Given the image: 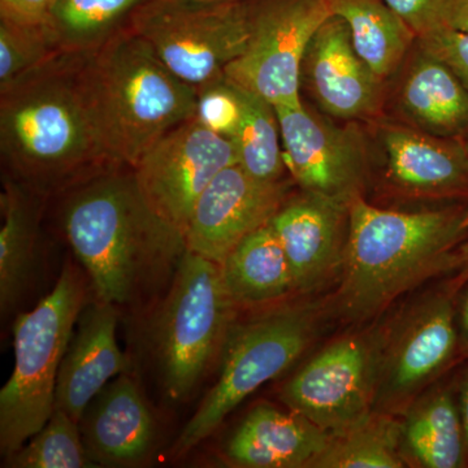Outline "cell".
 I'll return each mask as SVG.
<instances>
[{"instance_id":"6da1fadb","label":"cell","mask_w":468,"mask_h":468,"mask_svg":"<svg viewBox=\"0 0 468 468\" xmlns=\"http://www.w3.org/2000/svg\"><path fill=\"white\" fill-rule=\"evenodd\" d=\"M85 52L58 51L0 88V149L12 180L48 196L119 168L86 97Z\"/></svg>"},{"instance_id":"7a4b0ae2","label":"cell","mask_w":468,"mask_h":468,"mask_svg":"<svg viewBox=\"0 0 468 468\" xmlns=\"http://www.w3.org/2000/svg\"><path fill=\"white\" fill-rule=\"evenodd\" d=\"M73 190L64 232L98 301L131 307L172 282L187 250L184 234L151 208L132 169H111Z\"/></svg>"},{"instance_id":"3957f363","label":"cell","mask_w":468,"mask_h":468,"mask_svg":"<svg viewBox=\"0 0 468 468\" xmlns=\"http://www.w3.org/2000/svg\"><path fill=\"white\" fill-rule=\"evenodd\" d=\"M467 211H394L362 196L349 206L341 280L332 310L345 322H371L406 292L436 276H451L468 233Z\"/></svg>"},{"instance_id":"277c9868","label":"cell","mask_w":468,"mask_h":468,"mask_svg":"<svg viewBox=\"0 0 468 468\" xmlns=\"http://www.w3.org/2000/svg\"><path fill=\"white\" fill-rule=\"evenodd\" d=\"M82 79L101 141L119 167L133 168L163 135L197 115L198 89L128 27L85 52Z\"/></svg>"},{"instance_id":"5b68a950","label":"cell","mask_w":468,"mask_h":468,"mask_svg":"<svg viewBox=\"0 0 468 468\" xmlns=\"http://www.w3.org/2000/svg\"><path fill=\"white\" fill-rule=\"evenodd\" d=\"M85 282L66 264L54 289L14 325L15 367L0 390V452H16L55 410L58 369L85 307Z\"/></svg>"},{"instance_id":"8992f818","label":"cell","mask_w":468,"mask_h":468,"mask_svg":"<svg viewBox=\"0 0 468 468\" xmlns=\"http://www.w3.org/2000/svg\"><path fill=\"white\" fill-rule=\"evenodd\" d=\"M328 307L316 301L292 302L233 325L217 384L181 431L176 454L196 448L261 385L291 368L318 337Z\"/></svg>"},{"instance_id":"52a82bcc","label":"cell","mask_w":468,"mask_h":468,"mask_svg":"<svg viewBox=\"0 0 468 468\" xmlns=\"http://www.w3.org/2000/svg\"><path fill=\"white\" fill-rule=\"evenodd\" d=\"M234 303L220 264L186 250L153 325V350L169 399H187L221 359Z\"/></svg>"},{"instance_id":"ba28073f","label":"cell","mask_w":468,"mask_h":468,"mask_svg":"<svg viewBox=\"0 0 468 468\" xmlns=\"http://www.w3.org/2000/svg\"><path fill=\"white\" fill-rule=\"evenodd\" d=\"M254 15L243 0H144L126 27L199 91L245 50Z\"/></svg>"},{"instance_id":"9c48e42d","label":"cell","mask_w":468,"mask_h":468,"mask_svg":"<svg viewBox=\"0 0 468 468\" xmlns=\"http://www.w3.org/2000/svg\"><path fill=\"white\" fill-rule=\"evenodd\" d=\"M451 282L428 291L383 324L374 411L399 417L463 360Z\"/></svg>"},{"instance_id":"30bf717a","label":"cell","mask_w":468,"mask_h":468,"mask_svg":"<svg viewBox=\"0 0 468 468\" xmlns=\"http://www.w3.org/2000/svg\"><path fill=\"white\" fill-rule=\"evenodd\" d=\"M383 324L353 332L311 356L280 390L286 409L335 435L374 411Z\"/></svg>"},{"instance_id":"8fae6325","label":"cell","mask_w":468,"mask_h":468,"mask_svg":"<svg viewBox=\"0 0 468 468\" xmlns=\"http://www.w3.org/2000/svg\"><path fill=\"white\" fill-rule=\"evenodd\" d=\"M332 16L328 0H273L255 8L245 50L224 70L230 84L279 107L302 106V66L313 37Z\"/></svg>"},{"instance_id":"7c38bea8","label":"cell","mask_w":468,"mask_h":468,"mask_svg":"<svg viewBox=\"0 0 468 468\" xmlns=\"http://www.w3.org/2000/svg\"><path fill=\"white\" fill-rule=\"evenodd\" d=\"M236 163L233 141L193 117L163 135L131 169L151 208L185 237L201 194Z\"/></svg>"},{"instance_id":"4fadbf2b","label":"cell","mask_w":468,"mask_h":468,"mask_svg":"<svg viewBox=\"0 0 468 468\" xmlns=\"http://www.w3.org/2000/svg\"><path fill=\"white\" fill-rule=\"evenodd\" d=\"M286 167L306 193L350 205L367 175V151L358 129L338 126L300 107L275 109Z\"/></svg>"},{"instance_id":"5bb4252c","label":"cell","mask_w":468,"mask_h":468,"mask_svg":"<svg viewBox=\"0 0 468 468\" xmlns=\"http://www.w3.org/2000/svg\"><path fill=\"white\" fill-rule=\"evenodd\" d=\"M288 199V185L264 183L239 165L206 187L185 230L187 250L221 264L249 234L267 226Z\"/></svg>"},{"instance_id":"9a60e30c","label":"cell","mask_w":468,"mask_h":468,"mask_svg":"<svg viewBox=\"0 0 468 468\" xmlns=\"http://www.w3.org/2000/svg\"><path fill=\"white\" fill-rule=\"evenodd\" d=\"M349 206L303 192L286 199L270 221L288 258L297 294L318 292L343 268Z\"/></svg>"},{"instance_id":"2e32d148","label":"cell","mask_w":468,"mask_h":468,"mask_svg":"<svg viewBox=\"0 0 468 468\" xmlns=\"http://www.w3.org/2000/svg\"><path fill=\"white\" fill-rule=\"evenodd\" d=\"M302 79L326 115L366 119L378 112L384 80L359 57L343 18L332 15L311 39Z\"/></svg>"},{"instance_id":"e0dca14e","label":"cell","mask_w":468,"mask_h":468,"mask_svg":"<svg viewBox=\"0 0 468 468\" xmlns=\"http://www.w3.org/2000/svg\"><path fill=\"white\" fill-rule=\"evenodd\" d=\"M384 177L410 198L468 196V153L464 144L412 126L385 125L380 131Z\"/></svg>"},{"instance_id":"ac0fdd59","label":"cell","mask_w":468,"mask_h":468,"mask_svg":"<svg viewBox=\"0 0 468 468\" xmlns=\"http://www.w3.org/2000/svg\"><path fill=\"white\" fill-rule=\"evenodd\" d=\"M119 309L97 301L85 306L77 320L58 369L55 409L80 423L89 403L110 383L125 374L128 358L116 340Z\"/></svg>"},{"instance_id":"d6986e66","label":"cell","mask_w":468,"mask_h":468,"mask_svg":"<svg viewBox=\"0 0 468 468\" xmlns=\"http://www.w3.org/2000/svg\"><path fill=\"white\" fill-rule=\"evenodd\" d=\"M79 426L89 457L97 466H140L155 443L153 414L137 384L126 374L97 394Z\"/></svg>"},{"instance_id":"ffe728a7","label":"cell","mask_w":468,"mask_h":468,"mask_svg":"<svg viewBox=\"0 0 468 468\" xmlns=\"http://www.w3.org/2000/svg\"><path fill=\"white\" fill-rule=\"evenodd\" d=\"M329 437L291 409L260 405L233 431L223 452L234 467L311 468Z\"/></svg>"},{"instance_id":"44dd1931","label":"cell","mask_w":468,"mask_h":468,"mask_svg":"<svg viewBox=\"0 0 468 468\" xmlns=\"http://www.w3.org/2000/svg\"><path fill=\"white\" fill-rule=\"evenodd\" d=\"M399 451L406 467H468L454 378L436 381L399 415Z\"/></svg>"},{"instance_id":"7402d4cb","label":"cell","mask_w":468,"mask_h":468,"mask_svg":"<svg viewBox=\"0 0 468 468\" xmlns=\"http://www.w3.org/2000/svg\"><path fill=\"white\" fill-rule=\"evenodd\" d=\"M399 109L412 128L452 138L468 126V90L441 60L419 48L399 88Z\"/></svg>"},{"instance_id":"603a6c76","label":"cell","mask_w":468,"mask_h":468,"mask_svg":"<svg viewBox=\"0 0 468 468\" xmlns=\"http://www.w3.org/2000/svg\"><path fill=\"white\" fill-rule=\"evenodd\" d=\"M220 266L237 306H263L297 294L288 258L270 223L245 237Z\"/></svg>"},{"instance_id":"cb8c5ba5","label":"cell","mask_w":468,"mask_h":468,"mask_svg":"<svg viewBox=\"0 0 468 468\" xmlns=\"http://www.w3.org/2000/svg\"><path fill=\"white\" fill-rule=\"evenodd\" d=\"M37 194L8 178L0 197V310L7 315L20 303L36 271L38 239Z\"/></svg>"},{"instance_id":"d4e9b609","label":"cell","mask_w":468,"mask_h":468,"mask_svg":"<svg viewBox=\"0 0 468 468\" xmlns=\"http://www.w3.org/2000/svg\"><path fill=\"white\" fill-rule=\"evenodd\" d=\"M332 15L343 18L359 57L381 80L399 69L414 32L381 0H328Z\"/></svg>"},{"instance_id":"484cf974","label":"cell","mask_w":468,"mask_h":468,"mask_svg":"<svg viewBox=\"0 0 468 468\" xmlns=\"http://www.w3.org/2000/svg\"><path fill=\"white\" fill-rule=\"evenodd\" d=\"M401 420L371 411L356 424L331 435L311 468H402Z\"/></svg>"},{"instance_id":"4316f807","label":"cell","mask_w":468,"mask_h":468,"mask_svg":"<svg viewBox=\"0 0 468 468\" xmlns=\"http://www.w3.org/2000/svg\"><path fill=\"white\" fill-rule=\"evenodd\" d=\"M236 89L241 101V122L232 141L239 165L257 180L282 181L286 165L275 107L254 92L239 86Z\"/></svg>"},{"instance_id":"83f0119b","label":"cell","mask_w":468,"mask_h":468,"mask_svg":"<svg viewBox=\"0 0 468 468\" xmlns=\"http://www.w3.org/2000/svg\"><path fill=\"white\" fill-rule=\"evenodd\" d=\"M144 0H57L48 27L58 51H90L122 29Z\"/></svg>"},{"instance_id":"f1b7e54d","label":"cell","mask_w":468,"mask_h":468,"mask_svg":"<svg viewBox=\"0 0 468 468\" xmlns=\"http://www.w3.org/2000/svg\"><path fill=\"white\" fill-rule=\"evenodd\" d=\"M12 468L98 467L86 451L79 423L55 409L48 423L5 461Z\"/></svg>"},{"instance_id":"f546056e","label":"cell","mask_w":468,"mask_h":468,"mask_svg":"<svg viewBox=\"0 0 468 468\" xmlns=\"http://www.w3.org/2000/svg\"><path fill=\"white\" fill-rule=\"evenodd\" d=\"M58 52L46 26L0 24V88Z\"/></svg>"},{"instance_id":"4dcf8cb0","label":"cell","mask_w":468,"mask_h":468,"mask_svg":"<svg viewBox=\"0 0 468 468\" xmlns=\"http://www.w3.org/2000/svg\"><path fill=\"white\" fill-rule=\"evenodd\" d=\"M196 117L209 131L232 140L241 122V101L236 86L221 79L202 88Z\"/></svg>"},{"instance_id":"1f68e13d","label":"cell","mask_w":468,"mask_h":468,"mask_svg":"<svg viewBox=\"0 0 468 468\" xmlns=\"http://www.w3.org/2000/svg\"><path fill=\"white\" fill-rule=\"evenodd\" d=\"M417 41L421 50L441 60L468 90V33L443 26Z\"/></svg>"},{"instance_id":"d6a6232c","label":"cell","mask_w":468,"mask_h":468,"mask_svg":"<svg viewBox=\"0 0 468 468\" xmlns=\"http://www.w3.org/2000/svg\"><path fill=\"white\" fill-rule=\"evenodd\" d=\"M417 36L427 34L443 27V7L446 0H381Z\"/></svg>"},{"instance_id":"836d02e7","label":"cell","mask_w":468,"mask_h":468,"mask_svg":"<svg viewBox=\"0 0 468 468\" xmlns=\"http://www.w3.org/2000/svg\"><path fill=\"white\" fill-rule=\"evenodd\" d=\"M57 0H0L2 20L27 26H46Z\"/></svg>"},{"instance_id":"e575fe53","label":"cell","mask_w":468,"mask_h":468,"mask_svg":"<svg viewBox=\"0 0 468 468\" xmlns=\"http://www.w3.org/2000/svg\"><path fill=\"white\" fill-rule=\"evenodd\" d=\"M443 26L468 33V0H446Z\"/></svg>"},{"instance_id":"d590c367","label":"cell","mask_w":468,"mask_h":468,"mask_svg":"<svg viewBox=\"0 0 468 468\" xmlns=\"http://www.w3.org/2000/svg\"><path fill=\"white\" fill-rule=\"evenodd\" d=\"M455 309H457L462 356H463V360H466L468 359V282L457 292Z\"/></svg>"},{"instance_id":"8d00e7d4","label":"cell","mask_w":468,"mask_h":468,"mask_svg":"<svg viewBox=\"0 0 468 468\" xmlns=\"http://www.w3.org/2000/svg\"><path fill=\"white\" fill-rule=\"evenodd\" d=\"M462 227L468 233V211L466 217L463 218ZM458 263L455 267L454 272L449 277V282L452 286L455 292H460V289L463 288L464 284L468 282V236L463 242L461 243L460 248L457 251Z\"/></svg>"},{"instance_id":"74e56055","label":"cell","mask_w":468,"mask_h":468,"mask_svg":"<svg viewBox=\"0 0 468 468\" xmlns=\"http://www.w3.org/2000/svg\"><path fill=\"white\" fill-rule=\"evenodd\" d=\"M455 393L460 406L462 421H463L464 435H466L468 452V359L464 367L454 375Z\"/></svg>"},{"instance_id":"f35d334b","label":"cell","mask_w":468,"mask_h":468,"mask_svg":"<svg viewBox=\"0 0 468 468\" xmlns=\"http://www.w3.org/2000/svg\"><path fill=\"white\" fill-rule=\"evenodd\" d=\"M464 137H466V143H464V147H466L467 153H468V126L466 131H464Z\"/></svg>"}]
</instances>
